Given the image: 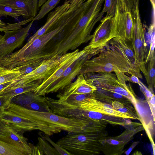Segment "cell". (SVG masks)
<instances>
[{
    "mask_svg": "<svg viewBox=\"0 0 155 155\" xmlns=\"http://www.w3.org/2000/svg\"><path fill=\"white\" fill-rule=\"evenodd\" d=\"M108 123L101 120L90 123L82 131L68 133L56 143L72 155H97L101 152L102 143L107 137Z\"/></svg>",
    "mask_w": 155,
    "mask_h": 155,
    "instance_id": "1",
    "label": "cell"
},
{
    "mask_svg": "<svg viewBox=\"0 0 155 155\" xmlns=\"http://www.w3.org/2000/svg\"><path fill=\"white\" fill-rule=\"evenodd\" d=\"M78 15L75 11L68 10L45 34L35 39L28 48L20 49L0 59L1 65L11 69L30 60L37 58L47 59L45 48L48 43Z\"/></svg>",
    "mask_w": 155,
    "mask_h": 155,
    "instance_id": "2",
    "label": "cell"
},
{
    "mask_svg": "<svg viewBox=\"0 0 155 155\" xmlns=\"http://www.w3.org/2000/svg\"><path fill=\"white\" fill-rule=\"evenodd\" d=\"M104 1L91 0L85 12L74 28L65 35L55 39L54 46L55 54L61 55L91 40V32L99 21L98 18Z\"/></svg>",
    "mask_w": 155,
    "mask_h": 155,
    "instance_id": "3",
    "label": "cell"
},
{
    "mask_svg": "<svg viewBox=\"0 0 155 155\" xmlns=\"http://www.w3.org/2000/svg\"><path fill=\"white\" fill-rule=\"evenodd\" d=\"M99 72H121L134 75L138 78H143L139 69L108 43L96 56L85 61L79 74Z\"/></svg>",
    "mask_w": 155,
    "mask_h": 155,
    "instance_id": "4",
    "label": "cell"
},
{
    "mask_svg": "<svg viewBox=\"0 0 155 155\" xmlns=\"http://www.w3.org/2000/svg\"><path fill=\"white\" fill-rule=\"evenodd\" d=\"M99 72L84 74L86 80L97 89L115 93L129 99L132 104L134 95L131 85L126 84L123 73Z\"/></svg>",
    "mask_w": 155,
    "mask_h": 155,
    "instance_id": "5",
    "label": "cell"
},
{
    "mask_svg": "<svg viewBox=\"0 0 155 155\" xmlns=\"http://www.w3.org/2000/svg\"><path fill=\"white\" fill-rule=\"evenodd\" d=\"M0 120L11 128L22 134L27 131L38 130L48 135L44 128L29 120L24 107L12 102L2 111Z\"/></svg>",
    "mask_w": 155,
    "mask_h": 155,
    "instance_id": "6",
    "label": "cell"
},
{
    "mask_svg": "<svg viewBox=\"0 0 155 155\" xmlns=\"http://www.w3.org/2000/svg\"><path fill=\"white\" fill-rule=\"evenodd\" d=\"M131 12L134 22V30L130 41L138 67L146 80L147 72L145 60L148 52L143 25L139 12V2L136 3L133 5Z\"/></svg>",
    "mask_w": 155,
    "mask_h": 155,
    "instance_id": "7",
    "label": "cell"
},
{
    "mask_svg": "<svg viewBox=\"0 0 155 155\" xmlns=\"http://www.w3.org/2000/svg\"><path fill=\"white\" fill-rule=\"evenodd\" d=\"M124 127L126 130L120 135L115 137L107 136L103 140L101 152L107 155H120L124 152L125 146L137 133L144 130L139 123L131 121Z\"/></svg>",
    "mask_w": 155,
    "mask_h": 155,
    "instance_id": "8",
    "label": "cell"
},
{
    "mask_svg": "<svg viewBox=\"0 0 155 155\" xmlns=\"http://www.w3.org/2000/svg\"><path fill=\"white\" fill-rule=\"evenodd\" d=\"M134 30V22L131 12L122 11L118 1L117 0L115 12L111 20L110 40L118 37L126 41H130Z\"/></svg>",
    "mask_w": 155,
    "mask_h": 155,
    "instance_id": "9",
    "label": "cell"
},
{
    "mask_svg": "<svg viewBox=\"0 0 155 155\" xmlns=\"http://www.w3.org/2000/svg\"><path fill=\"white\" fill-rule=\"evenodd\" d=\"M103 48H92L91 47L84 54L75 61L66 69L61 76L49 90L47 94L59 92L63 90L79 74L85 61L97 55Z\"/></svg>",
    "mask_w": 155,
    "mask_h": 155,
    "instance_id": "10",
    "label": "cell"
},
{
    "mask_svg": "<svg viewBox=\"0 0 155 155\" xmlns=\"http://www.w3.org/2000/svg\"><path fill=\"white\" fill-rule=\"evenodd\" d=\"M66 53L61 56L55 55L44 60L41 64L30 73L14 81V85H22L39 80L43 81L49 78L57 69L65 58Z\"/></svg>",
    "mask_w": 155,
    "mask_h": 155,
    "instance_id": "11",
    "label": "cell"
},
{
    "mask_svg": "<svg viewBox=\"0 0 155 155\" xmlns=\"http://www.w3.org/2000/svg\"><path fill=\"white\" fill-rule=\"evenodd\" d=\"M91 48L88 45L79 51L78 49L66 53V56L54 72L43 81L33 91L37 94L45 96L53 84L62 75L66 69L75 61L84 54Z\"/></svg>",
    "mask_w": 155,
    "mask_h": 155,
    "instance_id": "12",
    "label": "cell"
},
{
    "mask_svg": "<svg viewBox=\"0 0 155 155\" xmlns=\"http://www.w3.org/2000/svg\"><path fill=\"white\" fill-rule=\"evenodd\" d=\"M31 21L23 28L5 31L0 40V58L7 56L23 43L33 24Z\"/></svg>",
    "mask_w": 155,
    "mask_h": 155,
    "instance_id": "13",
    "label": "cell"
},
{
    "mask_svg": "<svg viewBox=\"0 0 155 155\" xmlns=\"http://www.w3.org/2000/svg\"><path fill=\"white\" fill-rule=\"evenodd\" d=\"M132 104L139 117L144 129L148 136L153 147L155 154V119L154 118L147 101L134 95Z\"/></svg>",
    "mask_w": 155,
    "mask_h": 155,
    "instance_id": "14",
    "label": "cell"
},
{
    "mask_svg": "<svg viewBox=\"0 0 155 155\" xmlns=\"http://www.w3.org/2000/svg\"><path fill=\"white\" fill-rule=\"evenodd\" d=\"M78 105L85 110L94 111L103 115L124 119H131L127 115L115 109L111 104L97 99L94 93L91 94L89 97Z\"/></svg>",
    "mask_w": 155,
    "mask_h": 155,
    "instance_id": "15",
    "label": "cell"
},
{
    "mask_svg": "<svg viewBox=\"0 0 155 155\" xmlns=\"http://www.w3.org/2000/svg\"><path fill=\"white\" fill-rule=\"evenodd\" d=\"M71 0H65L62 5L50 12L45 24L28 40L27 42L21 49H24L29 47L36 39L47 33L57 21L69 8Z\"/></svg>",
    "mask_w": 155,
    "mask_h": 155,
    "instance_id": "16",
    "label": "cell"
},
{
    "mask_svg": "<svg viewBox=\"0 0 155 155\" xmlns=\"http://www.w3.org/2000/svg\"><path fill=\"white\" fill-rule=\"evenodd\" d=\"M110 16H105L101 20V23L96 28L89 45L92 48L105 47L110 40L111 20Z\"/></svg>",
    "mask_w": 155,
    "mask_h": 155,
    "instance_id": "17",
    "label": "cell"
},
{
    "mask_svg": "<svg viewBox=\"0 0 155 155\" xmlns=\"http://www.w3.org/2000/svg\"><path fill=\"white\" fill-rule=\"evenodd\" d=\"M97 89L86 80L84 74H79L76 80L71 82L57 95L58 98L72 94H85L94 93Z\"/></svg>",
    "mask_w": 155,
    "mask_h": 155,
    "instance_id": "18",
    "label": "cell"
},
{
    "mask_svg": "<svg viewBox=\"0 0 155 155\" xmlns=\"http://www.w3.org/2000/svg\"><path fill=\"white\" fill-rule=\"evenodd\" d=\"M38 0H0V4L19 10L25 19L35 18L37 15Z\"/></svg>",
    "mask_w": 155,
    "mask_h": 155,
    "instance_id": "19",
    "label": "cell"
},
{
    "mask_svg": "<svg viewBox=\"0 0 155 155\" xmlns=\"http://www.w3.org/2000/svg\"><path fill=\"white\" fill-rule=\"evenodd\" d=\"M0 136L8 138L18 143L30 151L32 155H41L40 151L37 146L28 143V139L23 134L11 128L0 120Z\"/></svg>",
    "mask_w": 155,
    "mask_h": 155,
    "instance_id": "20",
    "label": "cell"
},
{
    "mask_svg": "<svg viewBox=\"0 0 155 155\" xmlns=\"http://www.w3.org/2000/svg\"><path fill=\"white\" fill-rule=\"evenodd\" d=\"M129 41L116 37L110 40L108 44L131 64L138 68L132 44L131 45Z\"/></svg>",
    "mask_w": 155,
    "mask_h": 155,
    "instance_id": "21",
    "label": "cell"
},
{
    "mask_svg": "<svg viewBox=\"0 0 155 155\" xmlns=\"http://www.w3.org/2000/svg\"><path fill=\"white\" fill-rule=\"evenodd\" d=\"M0 155H32L21 144L0 136Z\"/></svg>",
    "mask_w": 155,
    "mask_h": 155,
    "instance_id": "22",
    "label": "cell"
},
{
    "mask_svg": "<svg viewBox=\"0 0 155 155\" xmlns=\"http://www.w3.org/2000/svg\"><path fill=\"white\" fill-rule=\"evenodd\" d=\"M43 81L39 80L22 85H14L12 84L0 93V95L8 99L11 102L15 96L29 91H33Z\"/></svg>",
    "mask_w": 155,
    "mask_h": 155,
    "instance_id": "23",
    "label": "cell"
},
{
    "mask_svg": "<svg viewBox=\"0 0 155 155\" xmlns=\"http://www.w3.org/2000/svg\"><path fill=\"white\" fill-rule=\"evenodd\" d=\"M94 93L97 99L110 104L115 101L122 103H132L131 101L127 98L115 93L97 89Z\"/></svg>",
    "mask_w": 155,
    "mask_h": 155,
    "instance_id": "24",
    "label": "cell"
},
{
    "mask_svg": "<svg viewBox=\"0 0 155 155\" xmlns=\"http://www.w3.org/2000/svg\"><path fill=\"white\" fill-rule=\"evenodd\" d=\"M43 98V96L37 94L32 91L14 97L11 101L25 107L28 105Z\"/></svg>",
    "mask_w": 155,
    "mask_h": 155,
    "instance_id": "25",
    "label": "cell"
},
{
    "mask_svg": "<svg viewBox=\"0 0 155 155\" xmlns=\"http://www.w3.org/2000/svg\"><path fill=\"white\" fill-rule=\"evenodd\" d=\"M129 103H122L117 101H113L111 104L116 110L125 114L130 117L131 119L140 121L138 115L134 107Z\"/></svg>",
    "mask_w": 155,
    "mask_h": 155,
    "instance_id": "26",
    "label": "cell"
},
{
    "mask_svg": "<svg viewBox=\"0 0 155 155\" xmlns=\"http://www.w3.org/2000/svg\"><path fill=\"white\" fill-rule=\"evenodd\" d=\"M44 59H45L41 58L32 59L25 63L21 65L14 67L11 69L20 72L21 74V77L30 73L36 69L41 64Z\"/></svg>",
    "mask_w": 155,
    "mask_h": 155,
    "instance_id": "27",
    "label": "cell"
},
{
    "mask_svg": "<svg viewBox=\"0 0 155 155\" xmlns=\"http://www.w3.org/2000/svg\"><path fill=\"white\" fill-rule=\"evenodd\" d=\"M21 76V74L18 71L9 69L0 65V84L16 80Z\"/></svg>",
    "mask_w": 155,
    "mask_h": 155,
    "instance_id": "28",
    "label": "cell"
},
{
    "mask_svg": "<svg viewBox=\"0 0 155 155\" xmlns=\"http://www.w3.org/2000/svg\"><path fill=\"white\" fill-rule=\"evenodd\" d=\"M37 145L41 155H59L54 147L43 137L39 136Z\"/></svg>",
    "mask_w": 155,
    "mask_h": 155,
    "instance_id": "29",
    "label": "cell"
},
{
    "mask_svg": "<svg viewBox=\"0 0 155 155\" xmlns=\"http://www.w3.org/2000/svg\"><path fill=\"white\" fill-rule=\"evenodd\" d=\"M61 0H47L41 7L37 15L32 21H38L43 18L46 14L54 8Z\"/></svg>",
    "mask_w": 155,
    "mask_h": 155,
    "instance_id": "30",
    "label": "cell"
},
{
    "mask_svg": "<svg viewBox=\"0 0 155 155\" xmlns=\"http://www.w3.org/2000/svg\"><path fill=\"white\" fill-rule=\"evenodd\" d=\"M147 69V75L146 79L148 85V88L153 92L155 87V58L149 61L148 62Z\"/></svg>",
    "mask_w": 155,
    "mask_h": 155,
    "instance_id": "31",
    "label": "cell"
},
{
    "mask_svg": "<svg viewBox=\"0 0 155 155\" xmlns=\"http://www.w3.org/2000/svg\"><path fill=\"white\" fill-rule=\"evenodd\" d=\"M117 5V0H105L104 4L102 11L100 12L98 18L99 21L102 19V17L105 12L106 16L112 17L114 15Z\"/></svg>",
    "mask_w": 155,
    "mask_h": 155,
    "instance_id": "32",
    "label": "cell"
},
{
    "mask_svg": "<svg viewBox=\"0 0 155 155\" xmlns=\"http://www.w3.org/2000/svg\"><path fill=\"white\" fill-rule=\"evenodd\" d=\"M22 16L21 12L18 9L5 5L0 4V17L9 16L17 19Z\"/></svg>",
    "mask_w": 155,
    "mask_h": 155,
    "instance_id": "33",
    "label": "cell"
},
{
    "mask_svg": "<svg viewBox=\"0 0 155 155\" xmlns=\"http://www.w3.org/2000/svg\"><path fill=\"white\" fill-rule=\"evenodd\" d=\"M148 33L151 38L150 46L146 58L145 60L146 64L153 58H155L154 48L155 45V30L151 29L148 30Z\"/></svg>",
    "mask_w": 155,
    "mask_h": 155,
    "instance_id": "34",
    "label": "cell"
},
{
    "mask_svg": "<svg viewBox=\"0 0 155 155\" xmlns=\"http://www.w3.org/2000/svg\"><path fill=\"white\" fill-rule=\"evenodd\" d=\"M38 134L40 136L43 137L58 152L59 155H72V154L66 150L58 145L56 143L54 142L50 138L49 136L46 135L42 132H40Z\"/></svg>",
    "mask_w": 155,
    "mask_h": 155,
    "instance_id": "35",
    "label": "cell"
},
{
    "mask_svg": "<svg viewBox=\"0 0 155 155\" xmlns=\"http://www.w3.org/2000/svg\"><path fill=\"white\" fill-rule=\"evenodd\" d=\"M120 8L124 12H131L133 5V0H118Z\"/></svg>",
    "mask_w": 155,
    "mask_h": 155,
    "instance_id": "36",
    "label": "cell"
},
{
    "mask_svg": "<svg viewBox=\"0 0 155 155\" xmlns=\"http://www.w3.org/2000/svg\"><path fill=\"white\" fill-rule=\"evenodd\" d=\"M150 108L153 117L155 119V97L154 96L152 97L146 99Z\"/></svg>",
    "mask_w": 155,
    "mask_h": 155,
    "instance_id": "37",
    "label": "cell"
},
{
    "mask_svg": "<svg viewBox=\"0 0 155 155\" xmlns=\"http://www.w3.org/2000/svg\"><path fill=\"white\" fill-rule=\"evenodd\" d=\"M86 0H71L69 9L72 10L80 7Z\"/></svg>",
    "mask_w": 155,
    "mask_h": 155,
    "instance_id": "38",
    "label": "cell"
},
{
    "mask_svg": "<svg viewBox=\"0 0 155 155\" xmlns=\"http://www.w3.org/2000/svg\"><path fill=\"white\" fill-rule=\"evenodd\" d=\"M11 102L7 98L0 95V109L4 110L7 108Z\"/></svg>",
    "mask_w": 155,
    "mask_h": 155,
    "instance_id": "39",
    "label": "cell"
},
{
    "mask_svg": "<svg viewBox=\"0 0 155 155\" xmlns=\"http://www.w3.org/2000/svg\"><path fill=\"white\" fill-rule=\"evenodd\" d=\"M138 143V141L134 142L127 150L124 152V153L127 155H129L134 147Z\"/></svg>",
    "mask_w": 155,
    "mask_h": 155,
    "instance_id": "40",
    "label": "cell"
},
{
    "mask_svg": "<svg viewBox=\"0 0 155 155\" xmlns=\"http://www.w3.org/2000/svg\"><path fill=\"white\" fill-rule=\"evenodd\" d=\"M13 81L5 83L0 84V93L5 89L9 87Z\"/></svg>",
    "mask_w": 155,
    "mask_h": 155,
    "instance_id": "41",
    "label": "cell"
},
{
    "mask_svg": "<svg viewBox=\"0 0 155 155\" xmlns=\"http://www.w3.org/2000/svg\"><path fill=\"white\" fill-rule=\"evenodd\" d=\"M151 4L152 5V7H155L154 0H150ZM139 0H133V5L136 3L139 2Z\"/></svg>",
    "mask_w": 155,
    "mask_h": 155,
    "instance_id": "42",
    "label": "cell"
},
{
    "mask_svg": "<svg viewBox=\"0 0 155 155\" xmlns=\"http://www.w3.org/2000/svg\"><path fill=\"white\" fill-rule=\"evenodd\" d=\"M47 0H38V8H39L47 1Z\"/></svg>",
    "mask_w": 155,
    "mask_h": 155,
    "instance_id": "43",
    "label": "cell"
},
{
    "mask_svg": "<svg viewBox=\"0 0 155 155\" xmlns=\"http://www.w3.org/2000/svg\"><path fill=\"white\" fill-rule=\"evenodd\" d=\"M8 24H6L5 23L0 19V28L5 27Z\"/></svg>",
    "mask_w": 155,
    "mask_h": 155,
    "instance_id": "44",
    "label": "cell"
},
{
    "mask_svg": "<svg viewBox=\"0 0 155 155\" xmlns=\"http://www.w3.org/2000/svg\"><path fill=\"white\" fill-rule=\"evenodd\" d=\"M133 155H142V154L141 153V152L137 150L135 151L134 153H133Z\"/></svg>",
    "mask_w": 155,
    "mask_h": 155,
    "instance_id": "45",
    "label": "cell"
},
{
    "mask_svg": "<svg viewBox=\"0 0 155 155\" xmlns=\"http://www.w3.org/2000/svg\"><path fill=\"white\" fill-rule=\"evenodd\" d=\"M4 110L3 109H0V116H1V114L2 113V112Z\"/></svg>",
    "mask_w": 155,
    "mask_h": 155,
    "instance_id": "46",
    "label": "cell"
},
{
    "mask_svg": "<svg viewBox=\"0 0 155 155\" xmlns=\"http://www.w3.org/2000/svg\"><path fill=\"white\" fill-rule=\"evenodd\" d=\"M3 36L0 34V40L2 39Z\"/></svg>",
    "mask_w": 155,
    "mask_h": 155,
    "instance_id": "47",
    "label": "cell"
},
{
    "mask_svg": "<svg viewBox=\"0 0 155 155\" xmlns=\"http://www.w3.org/2000/svg\"></svg>",
    "mask_w": 155,
    "mask_h": 155,
    "instance_id": "48",
    "label": "cell"
}]
</instances>
